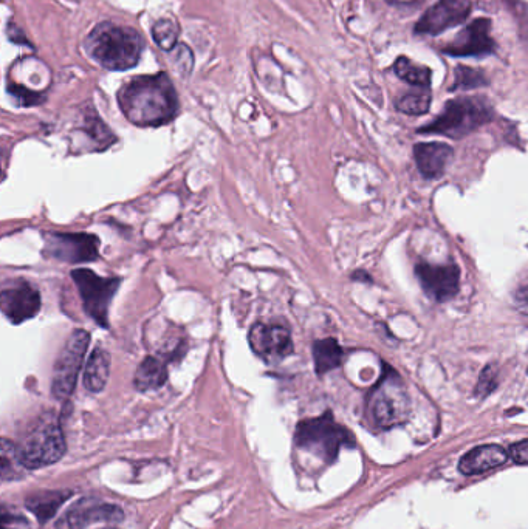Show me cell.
I'll use <instances>...</instances> for the list:
<instances>
[{
    "label": "cell",
    "mask_w": 528,
    "mask_h": 529,
    "mask_svg": "<svg viewBox=\"0 0 528 529\" xmlns=\"http://www.w3.org/2000/svg\"><path fill=\"white\" fill-rule=\"evenodd\" d=\"M118 104L127 121L138 127L165 126L179 112V96L166 73L126 82L118 92Z\"/></svg>",
    "instance_id": "1"
},
{
    "label": "cell",
    "mask_w": 528,
    "mask_h": 529,
    "mask_svg": "<svg viewBox=\"0 0 528 529\" xmlns=\"http://www.w3.org/2000/svg\"><path fill=\"white\" fill-rule=\"evenodd\" d=\"M144 42L140 33L124 25L103 22L86 39V52L101 67L114 72L132 69L140 62Z\"/></svg>",
    "instance_id": "2"
},
{
    "label": "cell",
    "mask_w": 528,
    "mask_h": 529,
    "mask_svg": "<svg viewBox=\"0 0 528 529\" xmlns=\"http://www.w3.org/2000/svg\"><path fill=\"white\" fill-rule=\"evenodd\" d=\"M66 451V438L52 412L38 418L18 444L19 458L25 469L55 465L66 455Z\"/></svg>",
    "instance_id": "3"
},
{
    "label": "cell",
    "mask_w": 528,
    "mask_h": 529,
    "mask_svg": "<svg viewBox=\"0 0 528 529\" xmlns=\"http://www.w3.org/2000/svg\"><path fill=\"white\" fill-rule=\"evenodd\" d=\"M70 276L78 287L87 316L100 327H109L110 304L120 288V277L98 276L89 268H76Z\"/></svg>",
    "instance_id": "4"
},
{
    "label": "cell",
    "mask_w": 528,
    "mask_h": 529,
    "mask_svg": "<svg viewBox=\"0 0 528 529\" xmlns=\"http://www.w3.org/2000/svg\"><path fill=\"white\" fill-rule=\"evenodd\" d=\"M369 407H371L375 423L384 429L398 426L408 420L411 403H409L405 384L402 383V379L398 378L397 373L392 370L384 373L380 383L372 392Z\"/></svg>",
    "instance_id": "5"
},
{
    "label": "cell",
    "mask_w": 528,
    "mask_h": 529,
    "mask_svg": "<svg viewBox=\"0 0 528 529\" xmlns=\"http://www.w3.org/2000/svg\"><path fill=\"white\" fill-rule=\"evenodd\" d=\"M89 345V333L86 330H75L62 347L53 367L52 392L56 400H69L75 392Z\"/></svg>",
    "instance_id": "6"
},
{
    "label": "cell",
    "mask_w": 528,
    "mask_h": 529,
    "mask_svg": "<svg viewBox=\"0 0 528 529\" xmlns=\"http://www.w3.org/2000/svg\"><path fill=\"white\" fill-rule=\"evenodd\" d=\"M490 118L487 106L477 99H456L446 104L436 121L423 127L425 134H442L446 137L462 138L473 132Z\"/></svg>",
    "instance_id": "7"
},
{
    "label": "cell",
    "mask_w": 528,
    "mask_h": 529,
    "mask_svg": "<svg viewBox=\"0 0 528 529\" xmlns=\"http://www.w3.org/2000/svg\"><path fill=\"white\" fill-rule=\"evenodd\" d=\"M100 246V239L89 233H47L42 254L47 259L78 265L95 262L100 257Z\"/></svg>",
    "instance_id": "8"
},
{
    "label": "cell",
    "mask_w": 528,
    "mask_h": 529,
    "mask_svg": "<svg viewBox=\"0 0 528 529\" xmlns=\"http://www.w3.org/2000/svg\"><path fill=\"white\" fill-rule=\"evenodd\" d=\"M349 440V434L333 421L332 415L302 421L296 427V443L301 448L318 452L324 457H335L341 444Z\"/></svg>",
    "instance_id": "9"
},
{
    "label": "cell",
    "mask_w": 528,
    "mask_h": 529,
    "mask_svg": "<svg viewBox=\"0 0 528 529\" xmlns=\"http://www.w3.org/2000/svg\"><path fill=\"white\" fill-rule=\"evenodd\" d=\"M41 293L27 279L5 280L0 291V310L14 325L30 321L41 311Z\"/></svg>",
    "instance_id": "10"
},
{
    "label": "cell",
    "mask_w": 528,
    "mask_h": 529,
    "mask_svg": "<svg viewBox=\"0 0 528 529\" xmlns=\"http://www.w3.org/2000/svg\"><path fill=\"white\" fill-rule=\"evenodd\" d=\"M248 342L254 355L264 359L268 364L284 361L285 358L293 355L295 350L292 333L285 325L258 322L251 327Z\"/></svg>",
    "instance_id": "11"
},
{
    "label": "cell",
    "mask_w": 528,
    "mask_h": 529,
    "mask_svg": "<svg viewBox=\"0 0 528 529\" xmlns=\"http://www.w3.org/2000/svg\"><path fill=\"white\" fill-rule=\"evenodd\" d=\"M415 273L425 293L434 301H450L459 291L460 271L454 263L450 265L419 263L415 267Z\"/></svg>",
    "instance_id": "12"
},
{
    "label": "cell",
    "mask_w": 528,
    "mask_h": 529,
    "mask_svg": "<svg viewBox=\"0 0 528 529\" xmlns=\"http://www.w3.org/2000/svg\"><path fill=\"white\" fill-rule=\"evenodd\" d=\"M470 10V0H440L423 14L415 31L420 35H439L448 28L465 21Z\"/></svg>",
    "instance_id": "13"
},
{
    "label": "cell",
    "mask_w": 528,
    "mask_h": 529,
    "mask_svg": "<svg viewBox=\"0 0 528 529\" xmlns=\"http://www.w3.org/2000/svg\"><path fill=\"white\" fill-rule=\"evenodd\" d=\"M491 50H493V41L490 38V22L480 19L465 28L446 52L450 55L468 56L484 55Z\"/></svg>",
    "instance_id": "14"
},
{
    "label": "cell",
    "mask_w": 528,
    "mask_h": 529,
    "mask_svg": "<svg viewBox=\"0 0 528 529\" xmlns=\"http://www.w3.org/2000/svg\"><path fill=\"white\" fill-rule=\"evenodd\" d=\"M414 157L426 178H439L453 157V149L443 143H420L414 147Z\"/></svg>",
    "instance_id": "15"
},
{
    "label": "cell",
    "mask_w": 528,
    "mask_h": 529,
    "mask_svg": "<svg viewBox=\"0 0 528 529\" xmlns=\"http://www.w3.org/2000/svg\"><path fill=\"white\" fill-rule=\"evenodd\" d=\"M507 460L508 454L505 449L496 444H487V446H480L463 455L459 469L465 475L482 474V472L504 465Z\"/></svg>",
    "instance_id": "16"
},
{
    "label": "cell",
    "mask_w": 528,
    "mask_h": 529,
    "mask_svg": "<svg viewBox=\"0 0 528 529\" xmlns=\"http://www.w3.org/2000/svg\"><path fill=\"white\" fill-rule=\"evenodd\" d=\"M168 362L162 356H146L134 376V387L138 392L160 389L168 381Z\"/></svg>",
    "instance_id": "17"
},
{
    "label": "cell",
    "mask_w": 528,
    "mask_h": 529,
    "mask_svg": "<svg viewBox=\"0 0 528 529\" xmlns=\"http://www.w3.org/2000/svg\"><path fill=\"white\" fill-rule=\"evenodd\" d=\"M110 376V356L104 349L93 350L84 370V386L90 393L103 392Z\"/></svg>",
    "instance_id": "18"
},
{
    "label": "cell",
    "mask_w": 528,
    "mask_h": 529,
    "mask_svg": "<svg viewBox=\"0 0 528 529\" xmlns=\"http://www.w3.org/2000/svg\"><path fill=\"white\" fill-rule=\"evenodd\" d=\"M121 517H123V512L117 506L78 505V508L70 512L69 523L72 529H83L84 526L95 522H120Z\"/></svg>",
    "instance_id": "19"
},
{
    "label": "cell",
    "mask_w": 528,
    "mask_h": 529,
    "mask_svg": "<svg viewBox=\"0 0 528 529\" xmlns=\"http://www.w3.org/2000/svg\"><path fill=\"white\" fill-rule=\"evenodd\" d=\"M343 356V349L336 339H319L313 342V362L318 375L338 369L343 362Z\"/></svg>",
    "instance_id": "20"
},
{
    "label": "cell",
    "mask_w": 528,
    "mask_h": 529,
    "mask_svg": "<svg viewBox=\"0 0 528 529\" xmlns=\"http://www.w3.org/2000/svg\"><path fill=\"white\" fill-rule=\"evenodd\" d=\"M69 492H38L31 495L27 500V508L30 509L41 522H47L55 516L59 506L69 499Z\"/></svg>",
    "instance_id": "21"
},
{
    "label": "cell",
    "mask_w": 528,
    "mask_h": 529,
    "mask_svg": "<svg viewBox=\"0 0 528 529\" xmlns=\"http://www.w3.org/2000/svg\"><path fill=\"white\" fill-rule=\"evenodd\" d=\"M395 73L412 86L426 87L431 82V70L415 64L411 59L398 58L395 62Z\"/></svg>",
    "instance_id": "22"
},
{
    "label": "cell",
    "mask_w": 528,
    "mask_h": 529,
    "mask_svg": "<svg viewBox=\"0 0 528 529\" xmlns=\"http://www.w3.org/2000/svg\"><path fill=\"white\" fill-rule=\"evenodd\" d=\"M179 35L180 27L174 19H160L152 27V38H154L155 44L165 52H171L177 47Z\"/></svg>",
    "instance_id": "23"
},
{
    "label": "cell",
    "mask_w": 528,
    "mask_h": 529,
    "mask_svg": "<svg viewBox=\"0 0 528 529\" xmlns=\"http://www.w3.org/2000/svg\"><path fill=\"white\" fill-rule=\"evenodd\" d=\"M21 469H25L18 454V446L4 438L2 440V480L18 477Z\"/></svg>",
    "instance_id": "24"
},
{
    "label": "cell",
    "mask_w": 528,
    "mask_h": 529,
    "mask_svg": "<svg viewBox=\"0 0 528 529\" xmlns=\"http://www.w3.org/2000/svg\"><path fill=\"white\" fill-rule=\"evenodd\" d=\"M431 106V95L428 92H412L398 99L397 109L408 115H423Z\"/></svg>",
    "instance_id": "25"
},
{
    "label": "cell",
    "mask_w": 528,
    "mask_h": 529,
    "mask_svg": "<svg viewBox=\"0 0 528 529\" xmlns=\"http://www.w3.org/2000/svg\"><path fill=\"white\" fill-rule=\"evenodd\" d=\"M172 64L177 67L182 75H188L191 72L192 64H194V58H192L191 50L185 45L182 47L174 48V55H172Z\"/></svg>",
    "instance_id": "26"
},
{
    "label": "cell",
    "mask_w": 528,
    "mask_h": 529,
    "mask_svg": "<svg viewBox=\"0 0 528 529\" xmlns=\"http://www.w3.org/2000/svg\"><path fill=\"white\" fill-rule=\"evenodd\" d=\"M498 386V373L494 370V367H485L484 372L480 373L479 384L476 387V393L485 396Z\"/></svg>",
    "instance_id": "27"
},
{
    "label": "cell",
    "mask_w": 528,
    "mask_h": 529,
    "mask_svg": "<svg viewBox=\"0 0 528 529\" xmlns=\"http://www.w3.org/2000/svg\"><path fill=\"white\" fill-rule=\"evenodd\" d=\"M10 93L14 98L18 99L22 106H35V104L41 103L39 93L31 92V90L22 86L10 87Z\"/></svg>",
    "instance_id": "28"
},
{
    "label": "cell",
    "mask_w": 528,
    "mask_h": 529,
    "mask_svg": "<svg viewBox=\"0 0 528 529\" xmlns=\"http://www.w3.org/2000/svg\"><path fill=\"white\" fill-rule=\"evenodd\" d=\"M510 457L519 465H528V440L513 444L510 449Z\"/></svg>",
    "instance_id": "29"
}]
</instances>
